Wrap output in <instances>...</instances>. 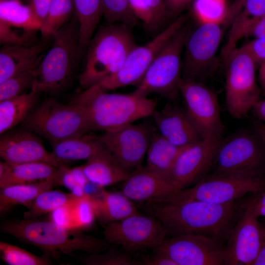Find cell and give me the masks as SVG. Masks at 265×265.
Instances as JSON below:
<instances>
[{
	"instance_id": "obj_25",
	"label": "cell",
	"mask_w": 265,
	"mask_h": 265,
	"mask_svg": "<svg viewBox=\"0 0 265 265\" xmlns=\"http://www.w3.org/2000/svg\"><path fill=\"white\" fill-rule=\"evenodd\" d=\"M52 153L61 163L87 160L105 148L99 136L83 135L50 142Z\"/></svg>"
},
{
	"instance_id": "obj_21",
	"label": "cell",
	"mask_w": 265,
	"mask_h": 265,
	"mask_svg": "<svg viewBox=\"0 0 265 265\" xmlns=\"http://www.w3.org/2000/svg\"><path fill=\"white\" fill-rule=\"evenodd\" d=\"M157 132L171 143L184 147L202 138L186 109L167 105L151 116Z\"/></svg>"
},
{
	"instance_id": "obj_6",
	"label": "cell",
	"mask_w": 265,
	"mask_h": 265,
	"mask_svg": "<svg viewBox=\"0 0 265 265\" xmlns=\"http://www.w3.org/2000/svg\"><path fill=\"white\" fill-rule=\"evenodd\" d=\"M22 123L24 129L50 142L80 136L91 131L81 106L73 102L62 104L53 98L37 104Z\"/></svg>"
},
{
	"instance_id": "obj_41",
	"label": "cell",
	"mask_w": 265,
	"mask_h": 265,
	"mask_svg": "<svg viewBox=\"0 0 265 265\" xmlns=\"http://www.w3.org/2000/svg\"><path fill=\"white\" fill-rule=\"evenodd\" d=\"M103 14L108 24L135 26L138 19L132 12L128 0H102Z\"/></svg>"
},
{
	"instance_id": "obj_55",
	"label": "cell",
	"mask_w": 265,
	"mask_h": 265,
	"mask_svg": "<svg viewBox=\"0 0 265 265\" xmlns=\"http://www.w3.org/2000/svg\"><path fill=\"white\" fill-rule=\"evenodd\" d=\"M241 0V1H242L243 0Z\"/></svg>"
},
{
	"instance_id": "obj_40",
	"label": "cell",
	"mask_w": 265,
	"mask_h": 265,
	"mask_svg": "<svg viewBox=\"0 0 265 265\" xmlns=\"http://www.w3.org/2000/svg\"><path fill=\"white\" fill-rule=\"evenodd\" d=\"M85 265H138L141 263L134 259L130 252L110 247L105 252L87 254L80 258Z\"/></svg>"
},
{
	"instance_id": "obj_14",
	"label": "cell",
	"mask_w": 265,
	"mask_h": 265,
	"mask_svg": "<svg viewBox=\"0 0 265 265\" xmlns=\"http://www.w3.org/2000/svg\"><path fill=\"white\" fill-rule=\"evenodd\" d=\"M152 250L168 257L176 265H226L225 245L202 235L170 237Z\"/></svg>"
},
{
	"instance_id": "obj_5",
	"label": "cell",
	"mask_w": 265,
	"mask_h": 265,
	"mask_svg": "<svg viewBox=\"0 0 265 265\" xmlns=\"http://www.w3.org/2000/svg\"><path fill=\"white\" fill-rule=\"evenodd\" d=\"M79 29L74 13L70 21L52 36L53 44L42 57L31 89L53 95L68 86L81 54Z\"/></svg>"
},
{
	"instance_id": "obj_18",
	"label": "cell",
	"mask_w": 265,
	"mask_h": 265,
	"mask_svg": "<svg viewBox=\"0 0 265 265\" xmlns=\"http://www.w3.org/2000/svg\"><path fill=\"white\" fill-rule=\"evenodd\" d=\"M261 241L262 225L258 218L242 209L226 242V265H253Z\"/></svg>"
},
{
	"instance_id": "obj_27",
	"label": "cell",
	"mask_w": 265,
	"mask_h": 265,
	"mask_svg": "<svg viewBox=\"0 0 265 265\" xmlns=\"http://www.w3.org/2000/svg\"><path fill=\"white\" fill-rule=\"evenodd\" d=\"M94 201L96 218L105 225L139 212L133 201L121 192L103 189L98 195L94 196Z\"/></svg>"
},
{
	"instance_id": "obj_34",
	"label": "cell",
	"mask_w": 265,
	"mask_h": 265,
	"mask_svg": "<svg viewBox=\"0 0 265 265\" xmlns=\"http://www.w3.org/2000/svg\"><path fill=\"white\" fill-rule=\"evenodd\" d=\"M80 197L71 192L66 193L52 189L45 190L41 193L27 208L24 213L23 218H37L69 205Z\"/></svg>"
},
{
	"instance_id": "obj_48",
	"label": "cell",
	"mask_w": 265,
	"mask_h": 265,
	"mask_svg": "<svg viewBox=\"0 0 265 265\" xmlns=\"http://www.w3.org/2000/svg\"><path fill=\"white\" fill-rule=\"evenodd\" d=\"M265 36V13L254 20L245 29L243 37L256 39Z\"/></svg>"
},
{
	"instance_id": "obj_49",
	"label": "cell",
	"mask_w": 265,
	"mask_h": 265,
	"mask_svg": "<svg viewBox=\"0 0 265 265\" xmlns=\"http://www.w3.org/2000/svg\"><path fill=\"white\" fill-rule=\"evenodd\" d=\"M153 11L157 29L168 19L164 0H147Z\"/></svg>"
},
{
	"instance_id": "obj_13",
	"label": "cell",
	"mask_w": 265,
	"mask_h": 265,
	"mask_svg": "<svg viewBox=\"0 0 265 265\" xmlns=\"http://www.w3.org/2000/svg\"><path fill=\"white\" fill-rule=\"evenodd\" d=\"M179 92L186 110L202 138L220 140L224 131L215 93L203 82L182 78Z\"/></svg>"
},
{
	"instance_id": "obj_45",
	"label": "cell",
	"mask_w": 265,
	"mask_h": 265,
	"mask_svg": "<svg viewBox=\"0 0 265 265\" xmlns=\"http://www.w3.org/2000/svg\"><path fill=\"white\" fill-rule=\"evenodd\" d=\"M241 47L252 56L257 64H260L265 59V36L252 39Z\"/></svg>"
},
{
	"instance_id": "obj_20",
	"label": "cell",
	"mask_w": 265,
	"mask_h": 265,
	"mask_svg": "<svg viewBox=\"0 0 265 265\" xmlns=\"http://www.w3.org/2000/svg\"><path fill=\"white\" fill-rule=\"evenodd\" d=\"M179 191L168 180L144 166L131 172L121 192L132 201L154 204L168 201Z\"/></svg>"
},
{
	"instance_id": "obj_39",
	"label": "cell",
	"mask_w": 265,
	"mask_h": 265,
	"mask_svg": "<svg viewBox=\"0 0 265 265\" xmlns=\"http://www.w3.org/2000/svg\"><path fill=\"white\" fill-rule=\"evenodd\" d=\"M53 182L54 185L67 188L71 193L78 196L86 194L85 187L89 183L80 166L70 168L65 164L58 166Z\"/></svg>"
},
{
	"instance_id": "obj_43",
	"label": "cell",
	"mask_w": 265,
	"mask_h": 265,
	"mask_svg": "<svg viewBox=\"0 0 265 265\" xmlns=\"http://www.w3.org/2000/svg\"><path fill=\"white\" fill-rule=\"evenodd\" d=\"M128 0L132 12L138 20L143 22L147 30H156L154 16L147 0Z\"/></svg>"
},
{
	"instance_id": "obj_53",
	"label": "cell",
	"mask_w": 265,
	"mask_h": 265,
	"mask_svg": "<svg viewBox=\"0 0 265 265\" xmlns=\"http://www.w3.org/2000/svg\"><path fill=\"white\" fill-rule=\"evenodd\" d=\"M254 126L255 132L265 148V124L257 119L254 122Z\"/></svg>"
},
{
	"instance_id": "obj_47",
	"label": "cell",
	"mask_w": 265,
	"mask_h": 265,
	"mask_svg": "<svg viewBox=\"0 0 265 265\" xmlns=\"http://www.w3.org/2000/svg\"><path fill=\"white\" fill-rule=\"evenodd\" d=\"M25 1L42 24L48 15L53 0H25Z\"/></svg>"
},
{
	"instance_id": "obj_17",
	"label": "cell",
	"mask_w": 265,
	"mask_h": 265,
	"mask_svg": "<svg viewBox=\"0 0 265 265\" xmlns=\"http://www.w3.org/2000/svg\"><path fill=\"white\" fill-rule=\"evenodd\" d=\"M220 141L202 138L184 147L171 169L169 181L181 190L203 179L212 166Z\"/></svg>"
},
{
	"instance_id": "obj_9",
	"label": "cell",
	"mask_w": 265,
	"mask_h": 265,
	"mask_svg": "<svg viewBox=\"0 0 265 265\" xmlns=\"http://www.w3.org/2000/svg\"><path fill=\"white\" fill-rule=\"evenodd\" d=\"M264 189L265 173L208 174L196 184L180 190L170 200H192L224 204Z\"/></svg>"
},
{
	"instance_id": "obj_28",
	"label": "cell",
	"mask_w": 265,
	"mask_h": 265,
	"mask_svg": "<svg viewBox=\"0 0 265 265\" xmlns=\"http://www.w3.org/2000/svg\"><path fill=\"white\" fill-rule=\"evenodd\" d=\"M41 92L30 89L19 96L0 101V134L22 123L37 105Z\"/></svg>"
},
{
	"instance_id": "obj_24",
	"label": "cell",
	"mask_w": 265,
	"mask_h": 265,
	"mask_svg": "<svg viewBox=\"0 0 265 265\" xmlns=\"http://www.w3.org/2000/svg\"><path fill=\"white\" fill-rule=\"evenodd\" d=\"M58 166L44 162L13 164L0 162V188L9 186L53 180Z\"/></svg>"
},
{
	"instance_id": "obj_42",
	"label": "cell",
	"mask_w": 265,
	"mask_h": 265,
	"mask_svg": "<svg viewBox=\"0 0 265 265\" xmlns=\"http://www.w3.org/2000/svg\"><path fill=\"white\" fill-rule=\"evenodd\" d=\"M36 32L20 33L12 27L0 21V42L1 45H32L38 43L36 41Z\"/></svg>"
},
{
	"instance_id": "obj_37",
	"label": "cell",
	"mask_w": 265,
	"mask_h": 265,
	"mask_svg": "<svg viewBox=\"0 0 265 265\" xmlns=\"http://www.w3.org/2000/svg\"><path fill=\"white\" fill-rule=\"evenodd\" d=\"M41 59L31 67L15 74L0 83V101L22 95L26 92V91L28 88L31 89Z\"/></svg>"
},
{
	"instance_id": "obj_36",
	"label": "cell",
	"mask_w": 265,
	"mask_h": 265,
	"mask_svg": "<svg viewBox=\"0 0 265 265\" xmlns=\"http://www.w3.org/2000/svg\"><path fill=\"white\" fill-rule=\"evenodd\" d=\"M192 13L200 24H230V6L227 0H194Z\"/></svg>"
},
{
	"instance_id": "obj_35",
	"label": "cell",
	"mask_w": 265,
	"mask_h": 265,
	"mask_svg": "<svg viewBox=\"0 0 265 265\" xmlns=\"http://www.w3.org/2000/svg\"><path fill=\"white\" fill-rule=\"evenodd\" d=\"M73 0H53L48 15L40 31L43 41H47L65 25L74 14Z\"/></svg>"
},
{
	"instance_id": "obj_46",
	"label": "cell",
	"mask_w": 265,
	"mask_h": 265,
	"mask_svg": "<svg viewBox=\"0 0 265 265\" xmlns=\"http://www.w3.org/2000/svg\"><path fill=\"white\" fill-rule=\"evenodd\" d=\"M194 0H164L167 18H176L190 7Z\"/></svg>"
},
{
	"instance_id": "obj_12",
	"label": "cell",
	"mask_w": 265,
	"mask_h": 265,
	"mask_svg": "<svg viewBox=\"0 0 265 265\" xmlns=\"http://www.w3.org/2000/svg\"><path fill=\"white\" fill-rule=\"evenodd\" d=\"M222 24L204 23L189 33L182 61V78L202 82L216 68V53L221 42Z\"/></svg>"
},
{
	"instance_id": "obj_33",
	"label": "cell",
	"mask_w": 265,
	"mask_h": 265,
	"mask_svg": "<svg viewBox=\"0 0 265 265\" xmlns=\"http://www.w3.org/2000/svg\"><path fill=\"white\" fill-rule=\"evenodd\" d=\"M0 21L30 32L40 30L42 25L30 7L21 0H0Z\"/></svg>"
},
{
	"instance_id": "obj_29",
	"label": "cell",
	"mask_w": 265,
	"mask_h": 265,
	"mask_svg": "<svg viewBox=\"0 0 265 265\" xmlns=\"http://www.w3.org/2000/svg\"><path fill=\"white\" fill-rule=\"evenodd\" d=\"M184 147L171 143L154 130L146 153L145 167L168 180L173 165Z\"/></svg>"
},
{
	"instance_id": "obj_50",
	"label": "cell",
	"mask_w": 265,
	"mask_h": 265,
	"mask_svg": "<svg viewBox=\"0 0 265 265\" xmlns=\"http://www.w3.org/2000/svg\"><path fill=\"white\" fill-rule=\"evenodd\" d=\"M141 264L145 265H176L168 257L156 252L149 256H143Z\"/></svg>"
},
{
	"instance_id": "obj_30",
	"label": "cell",
	"mask_w": 265,
	"mask_h": 265,
	"mask_svg": "<svg viewBox=\"0 0 265 265\" xmlns=\"http://www.w3.org/2000/svg\"><path fill=\"white\" fill-rule=\"evenodd\" d=\"M54 186L52 180H45L0 188V214L17 205H23L28 208L41 193L52 189Z\"/></svg>"
},
{
	"instance_id": "obj_2",
	"label": "cell",
	"mask_w": 265,
	"mask_h": 265,
	"mask_svg": "<svg viewBox=\"0 0 265 265\" xmlns=\"http://www.w3.org/2000/svg\"><path fill=\"white\" fill-rule=\"evenodd\" d=\"M0 231L40 249L50 258L57 257L60 253L72 255L77 251L99 253L111 247L104 239L81 230L67 229L52 220L9 219L0 223Z\"/></svg>"
},
{
	"instance_id": "obj_22",
	"label": "cell",
	"mask_w": 265,
	"mask_h": 265,
	"mask_svg": "<svg viewBox=\"0 0 265 265\" xmlns=\"http://www.w3.org/2000/svg\"><path fill=\"white\" fill-rule=\"evenodd\" d=\"M47 41L26 46L4 45L0 50V83L38 62L46 49Z\"/></svg>"
},
{
	"instance_id": "obj_51",
	"label": "cell",
	"mask_w": 265,
	"mask_h": 265,
	"mask_svg": "<svg viewBox=\"0 0 265 265\" xmlns=\"http://www.w3.org/2000/svg\"><path fill=\"white\" fill-rule=\"evenodd\" d=\"M253 265H265V226L262 225V241L259 254Z\"/></svg>"
},
{
	"instance_id": "obj_52",
	"label": "cell",
	"mask_w": 265,
	"mask_h": 265,
	"mask_svg": "<svg viewBox=\"0 0 265 265\" xmlns=\"http://www.w3.org/2000/svg\"><path fill=\"white\" fill-rule=\"evenodd\" d=\"M252 110L257 120L265 124V100L258 101Z\"/></svg>"
},
{
	"instance_id": "obj_15",
	"label": "cell",
	"mask_w": 265,
	"mask_h": 265,
	"mask_svg": "<svg viewBox=\"0 0 265 265\" xmlns=\"http://www.w3.org/2000/svg\"><path fill=\"white\" fill-rule=\"evenodd\" d=\"M103 235L109 244L121 246L128 252L152 249L167 237L159 220L140 212L105 225Z\"/></svg>"
},
{
	"instance_id": "obj_26",
	"label": "cell",
	"mask_w": 265,
	"mask_h": 265,
	"mask_svg": "<svg viewBox=\"0 0 265 265\" xmlns=\"http://www.w3.org/2000/svg\"><path fill=\"white\" fill-rule=\"evenodd\" d=\"M52 213V221L67 229L82 230L88 228L97 218L94 196L86 193Z\"/></svg>"
},
{
	"instance_id": "obj_19",
	"label": "cell",
	"mask_w": 265,
	"mask_h": 265,
	"mask_svg": "<svg viewBox=\"0 0 265 265\" xmlns=\"http://www.w3.org/2000/svg\"><path fill=\"white\" fill-rule=\"evenodd\" d=\"M0 137V156L3 161L13 164L44 162L59 166L58 161L44 147L35 134L25 129H11Z\"/></svg>"
},
{
	"instance_id": "obj_38",
	"label": "cell",
	"mask_w": 265,
	"mask_h": 265,
	"mask_svg": "<svg viewBox=\"0 0 265 265\" xmlns=\"http://www.w3.org/2000/svg\"><path fill=\"white\" fill-rule=\"evenodd\" d=\"M1 260L9 265H51L50 257L44 255L36 256L19 246L0 241Z\"/></svg>"
},
{
	"instance_id": "obj_16",
	"label": "cell",
	"mask_w": 265,
	"mask_h": 265,
	"mask_svg": "<svg viewBox=\"0 0 265 265\" xmlns=\"http://www.w3.org/2000/svg\"><path fill=\"white\" fill-rule=\"evenodd\" d=\"M154 131L145 123H131L105 131L99 138L118 164L132 172L141 167Z\"/></svg>"
},
{
	"instance_id": "obj_31",
	"label": "cell",
	"mask_w": 265,
	"mask_h": 265,
	"mask_svg": "<svg viewBox=\"0 0 265 265\" xmlns=\"http://www.w3.org/2000/svg\"><path fill=\"white\" fill-rule=\"evenodd\" d=\"M74 13L79 24V48L81 53L94 35L103 14L102 0H73Z\"/></svg>"
},
{
	"instance_id": "obj_1",
	"label": "cell",
	"mask_w": 265,
	"mask_h": 265,
	"mask_svg": "<svg viewBox=\"0 0 265 265\" xmlns=\"http://www.w3.org/2000/svg\"><path fill=\"white\" fill-rule=\"evenodd\" d=\"M239 200L224 204L169 200L151 204L153 215L162 224L167 236L197 234L225 245L242 212V201Z\"/></svg>"
},
{
	"instance_id": "obj_3",
	"label": "cell",
	"mask_w": 265,
	"mask_h": 265,
	"mask_svg": "<svg viewBox=\"0 0 265 265\" xmlns=\"http://www.w3.org/2000/svg\"><path fill=\"white\" fill-rule=\"evenodd\" d=\"M73 103L82 107L90 130H111L151 116L158 101L133 91L110 93L91 86L80 92Z\"/></svg>"
},
{
	"instance_id": "obj_11",
	"label": "cell",
	"mask_w": 265,
	"mask_h": 265,
	"mask_svg": "<svg viewBox=\"0 0 265 265\" xmlns=\"http://www.w3.org/2000/svg\"><path fill=\"white\" fill-rule=\"evenodd\" d=\"M187 18V14H181L146 44L135 46L116 73L94 85L106 91L130 85H137L157 53L185 25Z\"/></svg>"
},
{
	"instance_id": "obj_23",
	"label": "cell",
	"mask_w": 265,
	"mask_h": 265,
	"mask_svg": "<svg viewBox=\"0 0 265 265\" xmlns=\"http://www.w3.org/2000/svg\"><path fill=\"white\" fill-rule=\"evenodd\" d=\"M80 166L90 183L100 188L124 182L131 173L121 167L106 148Z\"/></svg>"
},
{
	"instance_id": "obj_10",
	"label": "cell",
	"mask_w": 265,
	"mask_h": 265,
	"mask_svg": "<svg viewBox=\"0 0 265 265\" xmlns=\"http://www.w3.org/2000/svg\"><path fill=\"white\" fill-rule=\"evenodd\" d=\"M265 148L261 139L256 133L242 130L220 141L212 172L208 174L265 173Z\"/></svg>"
},
{
	"instance_id": "obj_32",
	"label": "cell",
	"mask_w": 265,
	"mask_h": 265,
	"mask_svg": "<svg viewBox=\"0 0 265 265\" xmlns=\"http://www.w3.org/2000/svg\"><path fill=\"white\" fill-rule=\"evenodd\" d=\"M265 13V0H243L239 11L233 18L227 40L222 49L229 53L236 48L243 38L247 27L256 19Z\"/></svg>"
},
{
	"instance_id": "obj_7",
	"label": "cell",
	"mask_w": 265,
	"mask_h": 265,
	"mask_svg": "<svg viewBox=\"0 0 265 265\" xmlns=\"http://www.w3.org/2000/svg\"><path fill=\"white\" fill-rule=\"evenodd\" d=\"M185 25L157 53L133 91L148 96L153 93L172 98L182 78V53L189 30Z\"/></svg>"
},
{
	"instance_id": "obj_54",
	"label": "cell",
	"mask_w": 265,
	"mask_h": 265,
	"mask_svg": "<svg viewBox=\"0 0 265 265\" xmlns=\"http://www.w3.org/2000/svg\"><path fill=\"white\" fill-rule=\"evenodd\" d=\"M258 80L261 93L265 96V59L260 64Z\"/></svg>"
},
{
	"instance_id": "obj_4",
	"label": "cell",
	"mask_w": 265,
	"mask_h": 265,
	"mask_svg": "<svg viewBox=\"0 0 265 265\" xmlns=\"http://www.w3.org/2000/svg\"><path fill=\"white\" fill-rule=\"evenodd\" d=\"M132 26L122 23L100 27L86 48L84 69L79 77L84 89L116 73L130 52L136 46Z\"/></svg>"
},
{
	"instance_id": "obj_8",
	"label": "cell",
	"mask_w": 265,
	"mask_h": 265,
	"mask_svg": "<svg viewBox=\"0 0 265 265\" xmlns=\"http://www.w3.org/2000/svg\"><path fill=\"white\" fill-rule=\"evenodd\" d=\"M225 60L226 107L232 117L240 119L260 100L261 91L256 80L257 63L241 47L234 50Z\"/></svg>"
},
{
	"instance_id": "obj_44",
	"label": "cell",
	"mask_w": 265,
	"mask_h": 265,
	"mask_svg": "<svg viewBox=\"0 0 265 265\" xmlns=\"http://www.w3.org/2000/svg\"><path fill=\"white\" fill-rule=\"evenodd\" d=\"M242 208L259 218L265 217V189L252 194L242 203Z\"/></svg>"
}]
</instances>
